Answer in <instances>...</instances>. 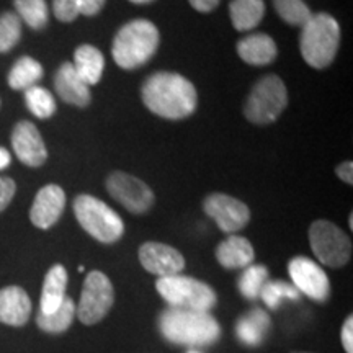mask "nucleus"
I'll return each instance as SVG.
<instances>
[{
    "mask_svg": "<svg viewBox=\"0 0 353 353\" xmlns=\"http://www.w3.org/2000/svg\"><path fill=\"white\" fill-rule=\"evenodd\" d=\"M273 7L278 17L291 26H303L312 15L304 0H273Z\"/></svg>",
    "mask_w": 353,
    "mask_h": 353,
    "instance_id": "c756f323",
    "label": "nucleus"
},
{
    "mask_svg": "<svg viewBox=\"0 0 353 353\" xmlns=\"http://www.w3.org/2000/svg\"><path fill=\"white\" fill-rule=\"evenodd\" d=\"M288 273L293 286L299 293L306 294L316 303H325L330 298V280L327 273L321 268L314 260L303 257H293L288 263Z\"/></svg>",
    "mask_w": 353,
    "mask_h": 353,
    "instance_id": "9b49d317",
    "label": "nucleus"
},
{
    "mask_svg": "<svg viewBox=\"0 0 353 353\" xmlns=\"http://www.w3.org/2000/svg\"><path fill=\"white\" fill-rule=\"evenodd\" d=\"M132 3H138V6H145V3H151L154 0H130Z\"/></svg>",
    "mask_w": 353,
    "mask_h": 353,
    "instance_id": "58836bf2",
    "label": "nucleus"
},
{
    "mask_svg": "<svg viewBox=\"0 0 353 353\" xmlns=\"http://www.w3.org/2000/svg\"><path fill=\"white\" fill-rule=\"evenodd\" d=\"M161 44V33L151 20L136 19L123 25L114 34L112 54L117 65L134 70L144 65L156 54Z\"/></svg>",
    "mask_w": 353,
    "mask_h": 353,
    "instance_id": "7ed1b4c3",
    "label": "nucleus"
},
{
    "mask_svg": "<svg viewBox=\"0 0 353 353\" xmlns=\"http://www.w3.org/2000/svg\"><path fill=\"white\" fill-rule=\"evenodd\" d=\"M270 327V317L262 309H252L242 316L236 324V334L245 345H260Z\"/></svg>",
    "mask_w": 353,
    "mask_h": 353,
    "instance_id": "5701e85b",
    "label": "nucleus"
},
{
    "mask_svg": "<svg viewBox=\"0 0 353 353\" xmlns=\"http://www.w3.org/2000/svg\"><path fill=\"white\" fill-rule=\"evenodd\" d=\"M188 3L200 13H211L218 8L221 0H188Z\"/></svg>",
    "mask_w": 353,
    "mask_h": 353,
    "instance_id": "c9c22d12",
    "label": "nucleus"
},
{
    "mask_svg": "<svg viewBox=\"0 0 353 353\" xmlns=\"http://www.w3.org/2000/svg\"><path fill=\"white\" fill-rule=\"evenodd\" d=\"M299 296H301V293H299V291L294 288L293 285L288 283V281H283V280L270 281L268 280L267 283L263 285L262 291H260L259 298H262V301L265 303V306H267L268 309L275 311V309L280 306L285 299H290V301H298Z\"/></svg>",
    "mask_w": 353,
    "mask_h": 353,
    "instance_id": "cd10ccee",
    "label": "nucleus"
},
{
    "mask_svg": "<svg viewBox=\"0 0 353 353\" xmlns=\"http://www.w3.org/2000/svg\"><path fill=\"white\" fill-rule=\"evenodd\" d=\"M17 192V185L13 182L10 176H2L0 175V213L10 205Z\"/></svg>",
    "mask_w": 353,
    "mask_h": 353,
    "instance_id": "473e14b6",
    "label": "nucleus"
},
{
    "mask_svg": "<svg viewBox=\"0 0 353 353\" xmlns=\"http://www.w3.org/2000/svg\"><path fill=\"white\" fill-rule=\"evenodd\" d=\"M352 218H353V216L350 214V219H348V226H350V229L353 228V219Z\"/></svg>",
    "mask_w": 353,
    "mask_h": 353,
    "instance_id": "ea45409f",
    "label": "nucleus"
},
{
    "mask_svg": "<svg viewBox=\"0 0 353 353\" xmlns=\"http://www.w3.org/2000/svg\"><path fill=\"white\" fill-rule=\"evenodd\" d=\"M114 303V290L103 272L94 270L83 281L81 301L76 306V316L83 325H94L108 314Z\"/></svg>",
    "mask_w": 353,
    "mask_h": 353,
    "instance_id": "1a4fd4ad",
    "label": "nucleus"
},
{
    "mask_svg": "<svg viewBox=\"0 0 353 353\" xmlns=\"http://www.w3.org/2000/svg\"><path fill=\"white\" fill-rule=\"evenodd\" d=\"M268 268L265 265H249L244 268L242 275L239 276V291L247 299H257L260 296L263 285L268 281Z\"/></svg>",
    "mask_w": 353,
    "mask_h": 353,
    "instance_id": "c85d7f7f",
    "label": "nucleus"
},
{
    "mask_svg": "<svg viewBox=\"0 0 353 353\" xmlns=\"http://www.w3.org/2000/svg\"><path fill=\"white\" fill-rule=\"evenodd\" d=\"M54 88L59 99L74 107L85 108L90 105V87L79 76L72 63H64L54 76Z\"/></svg>",
    "mask_w": 353,
    "mask_h": 353,
    "instance_id": "dca6fc26",
    "label": "nucleus"
},
{
    "mask_svg": "<svg viewBox=\"0 0 353 353\" xmlns=\"http://www.w3.org/2000/svg\"><path fill=\"white\" fill-rule=\"evenodd\" d=\"M141 97L149 112L165 120H183L198 107L195 85L179 72L161 70L149 76L141 88Z\"/></svg>",
    "mask_w": 353,
    "mask_h": 353,
    "instance_id": "f257e3e1",
    "label": "nucleus"
},
{
    "mask_svg": "<svg viewBox=\"0 0 353 353\" xmlns=\"http://www.w3.org/2000/svg\"><path fill=\"white\" fill-rule=\"evenodd\" d=\"M229 17L237 32H250L263 20L265 0H231Z\"/></svg>",
    "mask_w": 353,
    "mask_h": 353,
    "instance_id": "4be33fe9",
    "label": "nucleus"
},
{
    "mask_svg": "<svg viewBox=\"0 0 353 353\" xmlns=\"http://www.w3.org/2000/svg\"><path fill=\"white\" fill-rule=\"evenodd\" d=\"M52 12L63 23H72L81 15V0H52Z\"/></svg>",
    "mask_w": 353,
    "mask_h": 353,
    "instance_id": "2f4dec72",
    "label": "nucleus"
},
{
    "mask_svg": "<svg viewBox=\"0 0 353 353\" xmlns=\"http://www.w3.org/2000/svg\"><path fill=\"white\" fill-rule=\"evenodd\" d=\"M288 105L285 82L275 74H268L255 83L244 105V117L259 126L275 123Z\"/></svg>",
    "mask_w": 353,
    "mask_h": 353,
    "instance_id": "0eeeda50",
    "label": "nucleus"
},
{
    "mask_svg": "<svg viewBox=\"0 0 353 353\" xmlns=\"http://www.w3.org/2000/svg\"><path fill=\"white\" fill-rule=\"evenodd\" d=\"M43 65L37 59L30 56H21L12 65L7 81L13 90H26V88L37 85L43 79Z\"/></svg>",
    "mask_w": 353,
    "mask_h": 353,
    "instance_id": "b1692460",
    "label": "nucleus"
},
{
    "mask_svg": "<svg viewBox=\"0 0 353 353\" xmlns=\"http://www.w3.org/2000/svg\"><path fill=\"white\" fill-rule=\"evenodd\" d=\"M299 51L304 63L314 69H325L334 63L341 46V25L330 13H312L301 26Z\"/></svg>",
    "mask_w": 353,
    "mask_h": 353,
    "instance_id": "20e7f679",
    "label": "nucleus"
},
{
    "mask_svg": "<svg viewBox=\"0 0 353 353\" xmlns=\"http://www.w3.org/2000/svg\"><path fill=\"white\" fill-rule=\"evenodd\" d=\"M65 208V193L59 185H46L34 196L30 221L38 229H50L59 221Z\"/></svg>",
    "mask_w": 353,
    "mask_h": 353,
    "instance_id": "2eb2a0df",
    "label": "nucleus"
},
{
    "mask_svg": "<svg viewBox=\"0 0 353 353\" xmlns=\"http://www.w3.org/2000/svg\"><path fill=\"white\" fill-rule=\"evenodd\" d=\"M214 255L221 267L228 268V270H236V268H245L252 265L255 250L249 239L231 234L228 239H224L216 247Z\"/></svg>",
    "mask_w": 353,
    "mask_h": 353,
    "instance_id": "6ab92c4d",
    "label": "nucleus"
},
{
    "mask_svg": "<svg viewBox=\"0 0 353 353\" xmlns=\"http://www.w3.org/2000/svg\"><path fill=\"white\" fill-rule=\"evenodd\" d=\"M12 148L21 164L28 167H41L48 159L41 132L30 121H20L13 128Z\"/></svg>",
    "mask_w": 353,
    "mask_h": 353,
    "instance_id": "4468645a",
    "label": "nucleus"
},
{
    "mask_svg": "<svg viewBox=\"0 0 353 353\" xmlns=\"http://www.w3.org/2000/svg\"><path fill=\"white\" fill-rule=\"evenodd\" d=\"M32 316V299L20 286H6L0 290V322L21 327Z\"/></svg>",
    "mask_w": 353,
    "mask_h": 353,
    "instance_id": "f3484780",
    "label": "nucleus"
},
{
    "mask_svg": "<svg viewBox=\"0 0 353 353\" xmlns=\"http://www.w3.org/2000/svg\"><path fill=\"white\" fill-rule=\"evenodd\" d=\"M21 38V20L15 12L0 15V54L17 46Z\"/></svg>",
    "mask_w": 353,
    "mask_h": 353,
    "instance_id": "7c9ffc66",
    "label": "nucleus"
},
{
    "mask_svg": "<svg viewBox=\"0 0 353 353\" xmlns=\"http://www.w3.org/2000/svg\"><path fill=\"white\" fill-rule=\"evenodd\" d=\"M107 0H81V15L95 17L103 10Z\"/></svg>",
    "mask_w": 353,
    "mask_h": 353,
    "instance_id": "f704fd0d",
    "label": "nucleus"
},
{
    "mask_svg": "<svg viewBox=\"0 0 353 353\" xmlns=\"http://www.w3.org/2000/svg\"><path fill=\"white\" fill-rule=\"evenodd\" d=\"M12 164V156L6 148H0V170H6Z\"/></svg>",
    "mask_w": 353,
    "mask_h": 353,
    "instance_id": "4c0bfd02",
    "label": "nucleus"
},
{
    "mask_svg": "<svg viewBox=\"0 0 353 353\" xmlns=\"http://www.w3.org/2000/svg\"><path fill=\"white\" fill-rule=\"evenodd\" d=\"M335 174L339 175V179H341L342 182H345L347 185H352L353 183V164H352V161H345V162H342L341 165H337V169H335Z\"/></svg>",
    "mask_w": 353,
    "mask_h": 353,
    "instance_id": "e433bc0d",
    "label": "nucleus"
},
{
    "mask_svg": "<svg viewBox=\"0 0 353 353\" xmlns=\"http://www.w3.org/2000/svg\"><path fill=\"white\" fill-rule=\"evenodd\" d=\"M13 7L19 19L32 30L39 32L46 28L50 21V8H48L46 0H13Z\"/></svg>",
    "mask_w": 353,
    "mask_h": 353,
    "instance_id": "a878e982",
    "label": "nucleus"
},
{
    "mask_svg": "<svg viewBox=\"0 0 353 353\" xmlns=\"http://www.w3.org/2000/svg\"><path fill=\"white\" fill-rule=\"evenodd\" d=\"M74 317H76V303L72 298L65 296L63 304L51 314H43L38 312L37 324L43 332L48 334H61L72 325Z\"/></svg>",
    "mask_w": 353,
    "mask_h": 353,
    "instance_id": "393cba45",
    "label": "nucleus"
},
{
    "mask_svg": "<svg viewBox=\"0 0 353 353\" xmlns=\"http://www.w3.org/2000/svg\"><path fill=\"white\" fill-rule=\"evenodd\" d=\"M237 54L245 64L262 68V65L272 64L276 59L278 46L270 34L252 33L239 39Z\"/></svg>",
    "mask_w": 353,
    "mask_h": 353,
    "instance_id": "a211bd4d",
    "label": "nucleus"
},
{
    "mask_svg": "<svg viewBox=\"0 0 353 353\" xmlns=\"http://www.w3.org/2000/svg\"><path fill=\"white\" fill-rule=\"evenodd\" d=\"M159 330L179 345H211L218 342L221 327L210 312L169 307L159 316Z\"/></svg>",
    "mask_w": 353,
    "mask_h": 353,
    "instance_id": "f03ea898",
    "label": "nucleus"
},
{
    "mask_svg": "<svg viewBox=\"0 0 353 353\" xmlns=\"http://www.w3.org/2000/svg\"><path fill=\"white\" fill-rule=\"evenodd\" d=\"M309 242L316 259L330 268H341L352 259V241L345 231L327 219H317L309 228Z\"/></svg>",
    "mask_w": 353,
    "mask_h": 353,
    "instance_id": "6e6552de",
    "label": "nucleus"
},
{
    "mask_svg": "<svg viewBox=\"0 0 353 353\" xmlns=\"http://www.w3.org/2000/svg\"><path fill=\"white\" fill-rule=\"evenodd\" d=\"M72 65L88 87L97 85L103 76L105 57L99 48L92 46V44H81L74 52Z\"/></svg>",
    "mask_w": 353,
    "mask_h": 353,
    "instance_id": "412c9836",
    "label": "nucleus"
},
{
    "mask_svg": "<svg viewBox=\"0 0 353 353\" xmlns=\"http://www.w3.org/2000/svg\"><path fill=\"white\" fill-rule=\"evenodd\" d=\"M74 214L83 231L101 244H114L125 234L120 214L92 195H79L74 200Z\"/></svg>",
    "mask_w": 353,
    "mask_h": 353,
    "instance_id": "39448f33",
    "label": "nucleus"
},
{
    "mask_svg": "<svg viewBox=\"0 0 353 353\" xmlns=\"http://www.w3.org/2000/svg\"><path fill=\"white\" fill-rule=\"evenodd\" d=\"M65 288H68V270L59 263L52 265L43 281L39 312H43V314L54 312L64 301Z\"/></svg>",
    "mask_w": 353,
    "mask_h": 353,
    "instance_id": "aec40b11",
    "label": "nucleus"
},
{
    "mask_svg": "<svg viewBox=\"0 0 353 353\" xmlns=\"http://www.w3.org/2000/svg\"><path fill=\"white\" fill-rule=\"evenodd\" d=\"M190 353H198V352H190Z\"/></svg>",
    "mask_w": 353,
    "mask_h": 353,
    "instance_id": "a19ab883",
    "label": "nucleus"
},
{
    "mask_svg": "<svg viewBox=\"0 0 353 353\" xmlns=\"http://www.w3.org/2000/svg\"><path fill=\"white\" fill-rule=\"evenodd\" d=\"M156 290L170 307L210 312L218 303L216 291L205 281L192 276L172 275L159 278Z\"/></svg>",
    "mask_w": 353,
    "mask_h": 353,
    "instance_id": "423d86ee",
    "label": "nucleus"
},
{
    "mask_svg": "<svg viewBox=\"0 0 353 353\" xmlns=\"http://www.w3.org/2000/svg\"><path fill=\"white\" fill-rule=\"evenodd\" d=\"M107 192L114 201L132 214H144L154 206V192L138 176L126 172H113L107 179Z\"/></svg>",
    "mask_w": 353,
    "mask_h": 353,
    "instance_id": "9d476101",
    "label": "nucleus"
},
{
    "mask_svg": "<svg viewBox=\"0 0 353 353\" xmlns=\"http://www.w3.org/2000/svg\"><path fill=\"white\" fill-rule=\"evenodd\" d=\"M203 210L226 234H236L250 221L249 206L226 193H211L203 201Z\"/></svg>",
    "mask_w": 353,
    "mask_h": 353,
    "instance_id": "f8f14e48",
    "label": "nucleus"
},
{
    "mask_svg": "<svg viewBox=\"0 0 353 353\" xmlns=\"http://www.w3.org/2000/svg\"><path fill=\"white\" fill-rule=\"evenodd\" d=\"M26 108L32 112L39 120H48L56 113L57 105L54 97L48 88L34 85L25 90Z\"/></svg>",
    "mask_w": 353,
    "mask_h": 353,
    "instance_id": "bb28decb",
    "label": "nucleus"
},
{
    "mask_svg": "<svg viewBox=\"0 0 353 353\" xmlns=\"http://www.w3.org/2000/svg\"><path fill=\"white\" fill-rule=\"evenodd\" d=\"M139 262L145 272L159 278L180 275L185 268L183 255L162 242H144L139 247Z\"/></svg>",
    "mask_w": 353,
    "mask_h": 353,
    "instance_id": "ddd939ff",
    "label": "nucleus"
},
{
    "mask_svg": "<svg viewBox=\"0 0 353 353\" xmlns=\"http://www.w3.org/2000/svg\"><path fill=\"white\" fill-rule=\"evenodd\" d=\"M342 345L347 353H353V316H348L342 325Z\"/></svg>",
    "mask_w": 353,
    "mask_h": 353,
    "instance_id": "72a5a7b5",
    "label": "nucleus"
}]
</instances>
